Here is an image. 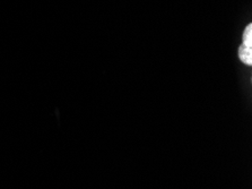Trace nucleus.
<instances>
[{
    "instance_id": "obj_1",
    "label": "nucleus",
    "mask_w": 252,
    "mask_h": 189,
    "mask_svg": "<svg viewBox=\"0 0 252 189\" xmlns=\"http://www.w3.org/2000/svg\"><path fill=\"white\" fill-rule=\"evenodd\" d=\"M239 57L242 60V63L247 64L248 66L252 65V48L246 47V45H241L239 48Z\"/></svg>"
},
{
    "instance_id": "obj_2",
    "label": "nucleus",
    "mask_w": 252,
    "mask_h": 189,
    "mask_svg": "<svg viewBox=\"0 0 252 189\" xmlns=\"http://www.w3.org/2000/svg\"><path fill=\"white\" fill-rule=\"evenodd\" d=\"M243 45L252 48V25L249 24L243 32Z\"/></svg>"
}]
</instances>
